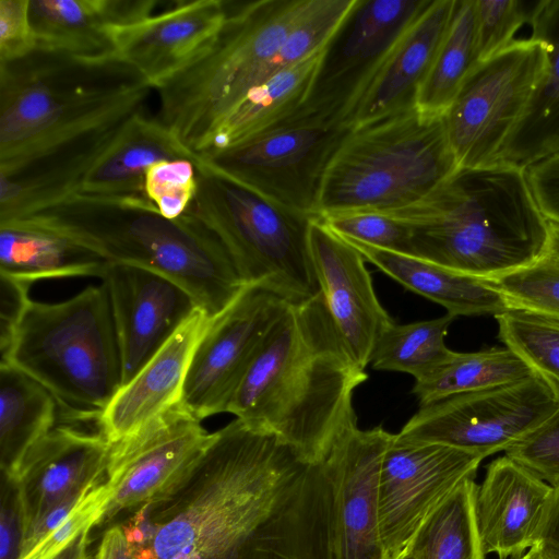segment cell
I'll list each match as a JSON object with an SVG mask.
<instances>
[{
  "label": "cell",
  "instance_id": "cell-1",
  "mask_svg": "<svg viewBox=\"0 0 559 559\" xmlns=\"http://www.w3.org/2000/svg\"><path fill=\"white\" fill-rule=\"evenodd\" d=\"M336 519L328 459L235 418L177 490L116 524L134 559H336Z\"/></svg>",
  "mask_w": 559,
  "mask_h": 559
},
{
  "label": "cell",
  "instance_id": "cell-2",
  "mask_svg": "<svg viewBox=\"0 0 559 559\" xmlns=\"http://www.w3.org/2000/svg\"><path fill=\"white\" fill-rule=\"evenodd\" d=\"M367 378L343 344L319 292L287 305L227 413L318 463L357 428L353 394Z\"/></svg>",
  "mask_w": 559,
  "mask_h": 559
},
{
  "label": "cell",
  "instance_id": "cell-3",
  "mask_svg": "<svg viewBox=\"0 0 559 559\" xmlns=\"http://www.w3.org/2000/svg\"><path fill=\"white\" fill-rule=\"evenodd\" d=\"M1 224L48 233L109 263L164 275L211 317L222 313L247 286L223 245L202 223L189 212L165 218L144 194L78 192Z\"/></svg>",
  "mask_w": 559,
  "mask_h": 559
},
{
  "label": "cell",
  "instance_id": "cell-4",
  "mask_svg": "<svg viewBox=\"0 0 559 559\" xmlns=\"http://www.w3.org/2000/svg\"><path fill=\"white\" fill-rule=\"evenodd\" d=\"M385 214L408 226L412 255L483 280L547 251L549 222L525 169L507 163L460 168L420 201Z\"/></svg>",
  "mask_w": 559,
  "mask_h": 559
},
{
  "label": "cell",
  "instance_id": "cell-5",
  "mask_svg": "<svg viewBox=\"0 0 559 559\" xmlns=\"http://www.w3.org/2000/svg\"><path fill=\"white\" fill-rule=\"evenodd\" d=\"M0 362L48 389L68 420L97 423L122 384L105 284L58 302L31 299Z\"/></svg>",
  "mask_w": 559,
  "mask_h": 559
},
{
  "label": "cell",
  "instance_id": "cell-6",
  "mask_svg": "<svg viewBox=\"0 0 559 559\" xmlns=\"http://www.w3.org/2000/svg\"><path fill=\"white\" fill-rule=\"evenodd\" d=\"M308 0L227 1L214 38L160 84L156 118L198 158L218 122L261 83Z\"/></svg>",
  "mask_w": 559,
  "mask_h": 559
},
{
  "label": "cell",
  "instance_id": "cell-7",
  "mask_svg": "<svg viewBox=\"0 0 559 559\" xmlns=\"http://www.w3.org/2000/svg\"><path fill=\"white\" fill-rule=\"evenodd\" d=\"M460 169L444 116L408 110L350 129L325 171L316 216L407 207Z\"/></svg>",
  "mask_w": 559,
  "mask_h": 559
},
{
  "label": "cell",
  "instance_id": "cell-8",
  "mask_svg": "<svg viewBox=\"0 0 559 559\" xmlns=\"http://www.w3.org/2000/svg\"><path fill=\"white\" fill-rule=\"evenodd\" d=\"M198 190L187 212L223 245L246 285L288 302L319 293L308 247L312 217L195 163Z\"/></svg>",
  "mask_w": 559,
  "mask_h": 559
},
{
  "label": "cell",
  "instance_id": "cell-9",
  "mask_svg": "<svg viewBox=\"0 0 559 559\" xmlns=\"http://www.w3.org/2000/svg\"><path fill=\"white\" fill-rule=\"evenodd\" d=\"M145 81L116 59L36 48L0 63V153L69 122Z\"/></svg>",
  "mask_w": 559,
  "mask_h": 559
},
{
  "label": "cell",
  "instance_id": "cell-10",
  "mask_svg": "<svg viewBox=\"0 0 559 559\" xmlns=\"http://www.w3.org/2000/svg\"><path fill=\"white\" fill-rule=\"evenodd\" d=\"M349 131L336 111L306 103L238 145L199 159L287 209L317 217L325 171Z\"/></svg>",
  "mask_w": 559,
  "mask_h": 559
},
{
  "label": "cell",
  "instance_id": "cell-11",
  "mask_svg": "<svg viewBox=\"0 0 559 559\" xmlns=\"http://www.w3.org/2000/svg\"><path fill=\"white\" fill-rule=\"evenodd\" d=\"M549 46L528 37L475 63L444 115L460 168L499 164L501 151L544 76Z\"/></svg>",
  "mask_w": 559,
  "mask_h": 559
},
{
  "label": "cell",
  "instance_id": "cell-12",
  "mask_svg": "<svg viewBox=\"0 0 559 559\" xmlns=\"http://www.w3.org/2000/svg\"><path fill=\"white\" fill-rule=\"evenodd\" d=\"M559 408L537 377L451 395L425 405L396 438L441 443L484 457L507 451Z\"/></svg>",
  "mask_w": 559,
  "mask_h": 559
},
{
  "label": "cell",
  "instance_id": "cell-13",
  "mask_svg": "<svg viewBox=\"0 0 559 559\" xmlns=\"http://www.w3.org/2000/svg\"><path fill=\"white\" fill-rule=\"evenodd\" d=\"M201 421L181 404L111 443L105 473L111 496L97 525L116 524L177 490L213 438Z\"/></svg>",
  "mask_w": 559,
  "mask_h": 559
},
{
  "label": "cell",
  "instance_id": "cell-14",
  "mask_svg": "<svg viewBox=\"0 0 559 559\" xmlns=\"http://www.w3.org/2000/svg\"><path fill=\"white\" fill-rule=\"evenodd\" d=\"M485 457L459 448L407 442L393 435L378 479L380 533L388 559L403 552L428 515Z\"/></svg>",
  "mask_w": 559,
  "mask_h": 559
},
{
  "label": "cell",
  "instance_id": "cell-15",
  "mask_svg": "<svg viewBox=\"0 0 559 559\" xmlns=\"http://www.w3.org/2000/svg\"><path fill=\"white\" fill-rule=\"evenodd\" d=\"M289 302L247 285L200 342L185 383L182 404L198 419L228 406L270 330Z\"/></svg>",
  "mask_w": 559,
  "mask_h": 559
},
{
  "label": "cell",
  "instance_id": "cell-16",
  "mask_svg": "<svg viewBox=\"0 0 559 559\" xmlns=\"http://www.w3.org/2000/svg\"><path fill=\"white\" fill-rule=\"evenodd\" d=\"M428 3L429 0H357L326 47L307 103L334 110L347 122L395 43Z\"/></svg>",
  "mask_w": 559,
  "mask_h": 559
},
{
  "label": "cell",
  "instance_id": "cell-17",
  "mask_svg": "<svg viewBox=\"0 0 559 559\" xmlns=\"http://www.w3.org/2000/svg\"><path fill=\"white\" fill-rule=\"evenodd\" d=\"M308 247L331 320L353 360L365 370L378 338L394 322L376 295L367 261L318 217L310 221Z\"/></svg>",
  "mask_w": 559,
  "mask_h": 559
},
{
  "label": "cell",
  "instance_id": "cell-18",
  "mask_svg": "<svg viewBox=\"0 0 559 559\" xmlns=\"http://www.w3.org/2000/svg\"><path fill=\"white\" fill-rule=\"evenodd\" d=\"M105 284L121 360L129 382L197 308L177 283L142 267L108 263Z\"/></svg>",
  "mask_w": 559,
  "mask_h": 559
},
{
  "label": "cell",
  "instance_id": "cell-19",
  "mask_svg": "<svg viewBox=\"0 0 559 559\" xmlns=\"http://www.w3.org/2000/svg\"><path fill=\"white\" fill-rule=\"evenodd\" d=\"M226 13L227 1L223 0L177 1L158 13L114 25V56L155 90L207 46Z\"/></svg>",
  "mask_w": 559,
  "mask_h": 559
},
{
  "label": "cell",
  "instance_id": "cell-20",
  "mask_svg": "<svg viewBox=\"0 0 559 559\" xmlns=\"http://www.w3.org/2000/svg\"><path fill=\"white\" fill-rule=\"evenodd\" d=\"M215 317L195 308L138 373L123 384L97 419L98 431L116 443L182 404L193 355Z\"/></svg>",
  "mask_w": 559,
  "mask_h": 559
},
{
  "label": "cell",
  "instance_id": "cell-21",
  "mask_svg": "<svg viewBox=\"0 0 559 559\" xmlns=\"http://www.w3.org/2000/svg\"><path fill=\"white\" fill-rule=\"evenodd\" d=\"M392 437L381 426L357 427L329 454L337 488L336 559H388L380 533L378 479Z\"/></svg>",
  "mask_w": 559,
  "mask_h": 559
},
{
  "label": "cell",
  "instance_id": "cell-22",
  "mask_svg": "<svg viewBox=\"0 0 559 559\" xmlns=\"http://www.w3.org/2000/svg\"><path fill=\"white\" fill-rule=\"evenodd\" d=\"M551 491V485L508 455L493 460L475 492L485 555L512 559L537 546Z\"/></svg>",
  "mask_w": 559,
  "mask_h": 559
},
{
  "label": "cell",
  "instance_id": "cell-23",
  "mask_svg": "<svg viewBox=\"0 0 559 559\" xmlns=\"http://www.w3.org/2000/svg\"><path fill=\"white\" fill-rule=\"evenodd\" d=\"M111 443L99 432L56 426L25 456L14 478L25 527L71 493L105 478Z\"/></svg>",
  "mask_w": 559,
  "mask_h": 559
},
{
  "label": "cell",
  "instance_id": "cell-24",
  "mask_svg": "<svg viewBox=\"0 0 559 559\" xmlns=\"http://www.w3.org/2000/svg\"><path fill=\"white\" fill-rule=\"evenodd\" d=\"M456 0H429L395 43L350 111L357 128L415 107V99L449 28Z\"/></svg>",
  "mask_w": 559,
  "mask_h": 559
},
{
  "label": "cell",
  "instance_id": "cell-25",
  "mask_svg": "<svg viewBox=\"0 0 559 559\" xmlns=\"http://www.w3.org/2000/svg\"><path fill=\"white\" fill-rule=\"evenodd\" d=\"M155 0H31L29 19L37 48L83 59L115 58L114 25L154 13Z\"/></svg>",
  "mask_w": 559,
  "mask_h": 559
},
{
  "label": "cell",
  "instance_id": "cell-26",
  "mask_svg": "<svg viewBox=\"0 0 559 559\" xmlns=\"http://www.w3.org/2000/svg\"><path fill=\"white\" fill-rule=\"evenodd\" d=\"M528 24L531 37L549 46L547 70L499 158L524 169L559 154V0L535 2Z\"/></svg>",
  "mask_w": 559,
  "mask_h": 559
},
{
  "label": "cell",
  "instance_id": "cell-27",
  "mask_svg": "<svg viewBox=\"0 0 559 559\" xmlns=\"http://www.w3.org/2000/svg\"><path fill=\"white\" fill-rule=\"evenodd\" d=\"M191 159V153L156 117L134 116L84 177L80 192L99 195L144 194L145 174L162 160ZM146 197V195H145Z\"/></svg>",
  "mask_w": 559,
  "mask_h": 559
},
{
  "label": "cell",
  "instance_id": "cell-28",
  "mask_svg": "<svg viewBox=\"0 0 559 559\" xmlns=\"http://www.w3.org/2000/svg\"><path fill=\"white\" fill-rule=\"evenodd\" d=\"M326 47L248 92L212 131L199 158L236 146L304 106L313 91Z\"/></svg>",
  "mask_w": 559,
  "mask_h": 559
},
{
  "label": "cell",
  "instance_id": "cell-29",
  "mask_svg": "<svg viewBox=\"0 0 559 559\" xmlns=\"http://www.w3.org/2000/svg\"><path fill=\"white\" fill-rule=\"evenodd\" d=\"M343 238V237H342ZM345 239V238H343ZM367 262L400 283L457 316L495 317L509 310L502 296L483 278L465 275L418 257L345 239Z\"/></svg>",
  "mask_w": 559,
  "mask_h": 559
},
{
  "label": "cell",
  "instance_id": "cell-30",
  "mask_svg": "<svg viewBox=\"0 0 559 559\" xmlns=\"http://www.w3.org/2000/svg\"><path fill=\"white\" fill-rule=\"evenodd\" d=\"M59 405L38 381L0 362V466L14 477L27 453L56 426Z\"/></svg>",
  "mask_w": 559,
  "mask_h": 559
},
{
  "label": "cell",
  "instance_id": "cell-31",
  "mask_svg": "<svg viewBox=\"0 0 559 559\" xmlns=\"http://www.w3.org/2000/svg\"><path fill=\"white\" fill-rule=\"evenodd\" d=\"M109 262L61 237L0 225V275L33 284L39 280L96 276Z\"/></svg>",
  "mask_w": 559,
  "mask_h": 559
},
{
  "label": "cell",
  "instance_id": "cell-32",
  "mask_svg": "<svg viewBox=\"0 0 559 559\" xmlns=\"http://www.w3.org/2000/svg\"><path fill=\"white\" fill-rule=\"evenodd\" d=\"M534 376L508 347L451 354L415 379L413 394L425 405L451 395L508 384Z\"/></svg>",
  "mask_w": 559,
  "mask_h": 559
},
{
  "label": "cell",
  "instance_id": "cell-33",
  "mask_svg": "<svg viewBox=\"0 0 559 559\" xmlns=\"http://www.w3.org/2000/svg\"><path fill=\"white\" fill-rule=\"evenodd\" d=\"M474 478L462 481L421 523L407 551L415 559H485L476 515Z\"/></svg>",
  "mask_w": 559,
  "mask_h": 559
},
{
  "label": "cell",
  "instance_id": "cell-34",
  "mask_svg": "<svg viewBox=\"0 0 559 559\" xmlns=\"http://www.w3.org/2000/svg\"><path fill=\"white\" fill-rule=\"evenodd\" d=\"M475 0H456L445 36L416 95L415 107L444 116L475 64Z\"/></svg>",
  "mask_w": 559,
  "mask_h": 559
},
{
  "label": "cell",
  "instance_id": "cell-35",
  "mask_svg": "<svg viewBox=\"0 0 559 559\" xmlns=\"http://www.w3.org/2000/svg\"><path fill=\"white\" fill-rule=\"evenodd\" d=\"M455 317H443L412 322L392 323L378 338L371 354L373 369L409 373L414 379L426 373L450 354L444 338Z\"/></svg>",
  "mask_w": 559,
  "mask_h": 559
},
{
  "label": "cell",
  "instance_id": "cell-36",
  "mask_svg": "<svg viewBox=\"0 0 559 559\" xmlns=\"http://www.w3.org/2000/svg\"><path fill=\"white\" fill-rule=\"evenodd\" d=\"M499 338L551 392L559 405V323L521 310L496 317Z\"/></svg>",
  "mask_w": 559,
  "mask_h": 559
},
{
  "label": "cell",
  "instance_id": "cell-37",
  "mask_svg": "<svg viewBox=\"0 0 559 559\" xmlns=\"http://www.w3.org/2000/svg\"><path fill=\"white\" fill-rule=\"evenodd\" d=\"M356 2L357 0H308L277 53L265 67L261 83L329 45Z\"/></svg>",
  "mask_w": 559,
  "mask_h": 559
},
{
  "label": "cell",
  "instance_id": "cell-38",
  "mask_svg": "<svg viewBox=\"0 0 559 559\" xmlns=\"http://www.w3.org/2000/svg\"><path fill=\"white\" fill-rule=\"evenodd\" d=\"M509 310H521L559 323V258L545 253L531 264L485 280Z\"/></svg>",
  "mask_w": 559,
  "mask_h": 559
},
{
  "label": "cell",
  "instance_id": "cell-39",
  "mask_svg": "<svg viewBox=\"0 0 559 559\" xmlns=\"http://www.w3.org/2000/svg\"><path fill=\"white\" fill-rule=\"evenodd\" d=\"M195 163L191 159L162 160L146 171L144 193L165 218L181 217L193 202L198 190Z\"/></svg>",
  "mask_w": 559,
  "mask_h": 559
},
{
  "label": "cell",
  "instance_id": "cell-40",
  "mask_svg": "<svg viewBox=\"0 0 559 559\" xmlns=\"http://www.w3.org/2000/svg\"><path fill=\"white\" fill-rule=\"evenodd\" d=\"M318 218L345 239L412 254V234L408 226L389 214L356 211L333 213Z\"/></svg>",
  "mask_w": 559,
  "mask_h": 559
},
{
  "label": "cell",
  "instance_id": "cell-41",
  "mask_svg": "<svg viewBox=\"0 0 559 559\" xmlns=\"http://www.w3.org/2000/svg\"><path fill=\"white\" fill-rule=\"evenodd\" d=\"M532 5L520 0H475V63L515 40L518 31L528 23Z\"/></svg>",
  "mask_w": 559,
  "mask_h": 559
},
{
  "label": "cell",
  "instance_id": "cell-42",
  "mask_svg": "<svg viewBox=\"0 0 559 559\" xmlns=\"http://www.w3.org/2000/svg\"><path fill=\"white\" fill-rule=\"evenodd\" d=\"M111 490L104 478L86 495L76 509L50 534L20 559H53L83 532L92 530L103 518Z\"/></svg>",
  "mask_w": 559,
  "mask_h": 559
},
{
  "label": "cell",
  "instance_id": "cell-43",
  "mask_svg": "<svg viewBox=\"0 0 559 559\" xmlns=\"http://www.w3.org/2000/svg\"><path fill=\"white\" fill-rule=\"evenodd\" d=\"M504 453L549 485H558L559 408Z\"/></svg>",
  "mask_w": 559,
  "mask_h": 559
},
{
  "label": "cell",
  "instance_id": "cell-44",
  "mask_svg": "<svg viewBox=\"0 0 559 559\" xmlns=\"http://www.w3.org/2000/svg\"><path fill=\"white\" fill-rule=\"evenodd\" d=\"M31 0H0V63L21 59L37 48L29 19Z\"/></svg>",
  "mask_w": 559,
  "mask_h": 559
},
{
  "label": "cell",
  "instance_id": "cell-45",
  "mask_svg": "<svg viewBox=\"0 0 559 559\" xmlns=\"http://www.w3.org/2000/svg\"><path fill=\"white\" fill-rule=\"evenodd\" d=\"M24 514L14 478L1 474L0 559H20Z\"/></svg>",
  "mask_w": 559,
  "mask_h": 559
},
{
  "label": "cell",
  "instance_id": "cell-46",
  "mask_svg": "<svg viewBox=\"0 0 559 559\" xmlns=\"http://www.w3.org/2000/svg\"><path fill=\"white\" fill-rule=\"evenodd\" d=\"M525 174L542 214L559 225V154L530 165Z\"/></svg>",
  "mask_w": 559,
  "mask_h": 559
},
{
  "label": "cell",
  "instance_id": "cell-47",
  "mask_svg": "<svg viewBox=\"0 0 559 559\" xmlns=\"http://www.w3.org/2000/svg\"><path fill=\"white\" fill-rule=\"evenodd\" d=\"M1 277V301H0V352L3 354L11 344L14 331L28 305V283Z\"/></svg>",
  "mask_w": 559,
  "mask_h": 559
},
{
  "label": "cell",
  "instance_id": "cell-48",
  "mask_svg": "<svg viewBox=\"0 0 559 559\" xmlns=\"http://www.w3.org/2000/svg\"><path fill=\"white\" fill-rule=\"evenodd\" d=\"M537 546L551 559H559V484L552 486Z\"/></svg>",
  "mask_w": 559,
  "mask_h": 559
},
{
  "label": "cell",
  "instance_id": "cell-49",
  "mask_svg": "<svg viewBox=\"0 0 559 559\" xmlns=\"http://www.w3.org/2000/svg\"><path fill=\"white\" fill-rule=\"evenodd\" d=\"M94 559H134L131 544L121 524H112L106 528Z\"/></svg>",
  "mask_w": 559,
  "mask_h": 559
},
{
  "label": "cell",
  "instance_id": "cell-50",
  "mask_svg": "<svg viewBox=\"0 0 559 559\" xmlns=\"http://www.w3.org/2000/svg\"><path fill=\"white\" fill-rule=\"evenodd\" d=\"M91 530L83 532L69 547L53 559H92L88 554Z\"/></svg>",
  "mask_w": 559,
  "mask_h": 559
},
{
  "label": "cell",
  "instance_id": "cell-51",
  "mask_svg": "<svg viewBox=\"0 0 559 559\" xmlns=\"http://www.w3.org/2000/svg\"><path fill=\"white\" fill-rule=\"evenodd\" d=\"M547 253L559 258V225L549 222Z\"/></svg>",
  "mask_w": 559,
  "mask_h": 559
},
{
  "label": "cell",
  "instance_id": "cell-52",
  "mask_svg": "<svg viewBox=\"0 0 559 559\" xmlns=\"http://www.w3.org/2000/svg\"><path fill=\"white\" fill-rule=\"evenodd\" d=\"M536 546L533 547L531 550H528L526 554H524L521 557L512 558V559H534Z\"/></svg>",
  "mask_w": 559,
  "mask_h": 559
},
{
  "label": "cell",
  "instance_id": "cell-53",
  "mask_svg": "<svg viewBox=\"0 0 559 559\" xmlns=\"http://www.w3.org/2000/svg\"><path fill=\"white\" fill-rule=\"evenodd\" d=\"M534 559H551L547 555H545L538 546H536Z\"/></svg>",
  "mask_w": 559,
  "mask_h": 559
},
{
  "label": "cell",
  "instance_id": "cell-54",
  "mask_svg": "<svg viewBox=\"0 0 559 559\" xmlns=\"http://www.w3.org/2000/svg\"><path fill=\"white\" fill-rule=\"evenodd\" d=\"M395 559H415V558L407 551V549H405Z\"/></svg>",
  "mask_w": 559,
  "mask_h": 559
}]
</instances>
